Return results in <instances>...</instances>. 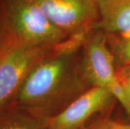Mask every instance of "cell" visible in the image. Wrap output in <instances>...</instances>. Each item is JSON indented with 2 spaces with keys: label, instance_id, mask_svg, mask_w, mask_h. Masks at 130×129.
Here are the masks:
<instances>
[{
  "label": "cell",
  "instance_id": "obj_6",
  "mask_svg": "<svg viewBox=\"0 0 130 129\" xmlns=\"http://www.w3.org/2000/svg\"><path fill=\"white\" fill-rule=\"evenodd\" d=\"M112 98L114 97L108 90L92 86L53 115L47 122V129H76L105 107Z\"/></svg>",
  "mask_w": 130,
  "mask_h": 129
},
{
  "label": "cell",
  "instance_id": "obj_12",
  "mask_svg": "<svg viewBox=\"0 0 130 129\" xmlns=\"http://www.w3.org/2000/svg\"><path fill=\"white\" fill-rule=\"evenodd\" d=\"M118 76L120 81L125 90V92L128 97V101L130 103V70H118Z\"/></svg>",
  "mask_w": 130,
  "mask_h": 129
},
{
  "label": "cell",
  "instance_id": "obj_2",
  "mask_svg": "<svg viewBox=\"0 0 130 129\" xmlns=\"http://www.w3.org/2000/svg\"><path fill=\"white\" fill-rule=\"evenodd\" d=\"M5 23L16 40L40 47H55L68 38L49 20L35 0H0Z\"/></svg>",
  "mask_w": 130,
  "mask_h": 129
},
{
  "label": "cell",
  "instance_id": "obj_10",
  "mask_svg": "<svg viewBox=\"0 0 130 129\" xmlns=\"http://www.w3.org/2000/svg\"><path fill=\"white\" fill-rule=\"evenodd\" d=\"M12 34L10 33L5 23V20L3 16V13L0 9V52L3 50L5 46L13 39Z\"/></svg>",
  "mask_w": 130,
  "mask_h": 129
},
{
  "label": "cell",
  "instance_id": "obj_11",
  "mask_svg": "<svg viewBox=\"0 0 130 129\" xmlns=\"http://www.w3.org/2000/svg\"><path fill=\"white\" fill-rule=\"evenodd\" d=\"M93 129H130V125L113 122V121L103 120L98 122Z\"/></svg>",
  "mask_w": 130,
  "mask_h": 129
},
{
  "label": "cell",
  "instance_id": "obj_9",
  "mask_svg": "<svg viewBox=\"0 0 130 129\" xmlns=\"http://www.w3.org/2000/svg\"><path fill=\"white\" fill-rule=\"evenodd\" d=\"M106 34L107 41L119 70H130V34Z\"/></svg>",
  "mask_w": 130,
  "mask_h": 129
},
{
  "label": "cell",
  "instance_id": "obj_7",
  "mask_svg": "<svg viewBox=\"0 0 130 129\" xmlns=\"http://www.w3.org/2000/svg\"><path fill=\"white\" fill-rule=\"evenodd\" d=\"M96 29L107 34H130V0H98Z\"/></svg>",
  "mask_w": 130,
  "mask_h": 129
},
{
  "label": "cell",
  "instance_id": "obj_3",
  "mask_svg": "<svg viewBox=\"0 0 130 129\" xmlns=\"http://www.w3.org/2000/svg\"><path fill=\"white\" fill-rule=\"evenodd\" d=\"M82 50V65L86 80L92 86L108 90L114 98L130 112V103L118 76L106 34L101 29L92 30L86 37Z\"/></svg>",
  "mask_w": 130,
  "mask_h": 129
},
{
  "label": "cell",
  "instance_id": "obj_8",
  "mask_svg": "<svg viewBox=\"0 0 130 129\" xmlns=\"http://www.w3.org/2000/svg\"><path fill=\"white\" fill-rule=\"evenodd\" d=\"M47 122L14 106L0 111V129H47Z\"/></svg>",
  "mask_w": 130,
  "mask_h": 129
},
{
  "label": "cell",
  "instance_id": "obj_1",
  "mask_svg": "<svg viewBox=\"0 0 130 129\" xmlns=\"http://www.w3.org/2000/svg\"><path fill=\"white\" fill-rule=\"evenodd\" d=\"M87 34L68 37L39 60L9 106L48 121L52 106L71 89L80 76H84L82 60L78 61L76 54Z\"/></svg>",
  "mask_w": 130,
  "mask_h": 129
},
{
  "label": "cell",
  "instance_id": "obj_4",
  "mask_svg": "<svg viewBox=\"0 0 130 129\" xmlns=\"http://www.w3.org/2000/svg\"><path fill=\"white\" fill-rule=\"evenodd\" d=\"M55 47L35 46L13 38L3 49L0 52V111L11 104L33 65Z\"/></svg>",
  "mask_w": 130,
  "mask_h": 129
},
{
  "label": "cell",
  "instance_id": "obj_5",
  "mask_svg": "<svg viewBox=\"0 0 130 129\" xmlns=\"http://www.w3.org/2000/svg\"><path fill=\"white\" fill-rule=\"evenodd\" d=\"M56 28L68 37L87 34L99 20L98 0H35Z\"/></svg>",
  "mask_w": 130,
  "mask_h": 129
}]
</instances>
